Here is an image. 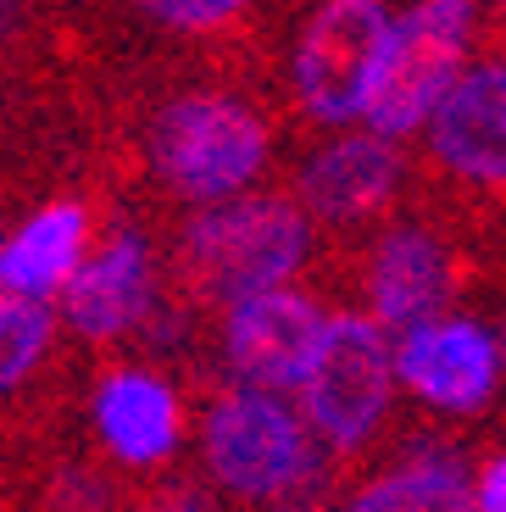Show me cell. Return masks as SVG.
<instances>
[{"label":"cell","instance_id":"6da1fadb","mask_svg":"<svg viewBox=\"0 0 506 512\" xmlns=\"http://www.w3.org/2000/svg\"><path fill=\"white\" fill-rule=\"evenodd\" d=\"M312 223L290 195H234L206 206L173 251V295L195 312H234L301 273Z\"/></svg>","mask_w":506,"mask_h":512},{"label":"cell","instance_id":"7a4b0ae2","mask_svg":"<svg viewBox=\"0 0 506 512\" xmlns=\"http://www.w3.org/2000/svg\"><path fill=\"white\" fill-rule=\"evenodd\" d=\"M201 457L228 501L267 512H301L329 496V474L317 457L301 412L262 390H223L201 418Z\"/></svg>","mask_w":506,"mask_h":512},{"label":"cell","instance_id":"3957f363","mask_svg":"<svg viewBox=\"0 0 506 512\" xmlns=\"http://www.w3.org/2000/svg\"><path fill=\"white\" fill-rule=\"evenodd\" d=\"M151 173L178 195V201H234L273 156V128L256 106L223 90H195L178 95L156 112L151 134Z\"/></svg>","mask_w":506,"mask_h":512},{"label":"cell","instance_id":"277c9868","mask_svg":"<svg viewBox=\"0 0 506 512\" xmlns=\"http://www.w3.org/2000/svg\"><path fill=\"white\" fill-rule=\"evenodd\" d=\"M479 279V251L451 218H390L362 245V301L379 329H418L462 301Z\"/></svg>","mask_w":506,"mask_h":512},{"label":"cell","instance_id":"5b68a950","mask_svg":"<svg viewBox=\"0 0 506 512\" xmlns=\"http://www.w3.org/2000/svg\"><path fill=\"white\" fill-rule=\"evenodd\" d=\"M395 340L367 312H334L301 384V423L334 457H356L390 418Z\"/></svg>","mask_w":506,"mask_h":512},{"label":"cell","instance_id":"8992f818","mask_svg":"<svg viewBox=\"0 0 506 512\" xmlns=\"http://www.w3.org/2000/svg\"><path fill=\"white\" fill-rule=\"evenodd\" d=\"M479 39V0H418L395 23L384 67L367 95V134L401 145L406 134L429 128L434 106L445 101Z\"/></svg>","mask_w":506,"mask_h":512},{"label":"cell","instance_id":"52a82bcc","mask_svg":"<svg viewBox=\"0 0 506 512\" xmlns=\"http://www.w3.org/2000/svg\"><path fill=\"white\" fill-rule=\"evenodd\" d=\"M390 0H317L295 39V95L312 123H351L367 112L373 78L390 51Z\"/></svg>","mask_w":506,"mask_h":512},{"label":"cell","instance_id":"ba28073f","mask_svg":"<svg viewBox=\"0 0 506 512\" xmlns=\"http://www.w3.org/2000/svg\"><path fill=\"white\" fill-rule=\"evenodd\" d=\"M429 167L462 195V206L506 212V56L462 67L445 101L434 106Z\"/></svg>","mask_w":506,"mask_h":512},{"label":"cell","instance_id":"9c48e42d","mask_svg":"<svg viewBox=\"0 0 506 512\" xmlns=\"http://www.w3.org/2000/svg\"><path fill=\"white\" fill-rule=\"evenodd\" d=\"M323 329H329V312L317 307V295L290 284L262 290L223 312V368L240 379V390H262V396L301 390Z\"/></svg>","mask_w":506,"mask_h":512},{"label":"cell","instance_id":"30bf717a","mask_svg":"<svg viewBox=\"0 0 506 512\" xmlns=\"http://www.w3.org/2000/svg\"><path fill=\"white\" fill-rule=\"evenodd\" d=\"M406 190V151L379 134H345L301 167V212L329 234H367L395 218Z\"/></svg>","mask_w":506,"mask_h":512},{"label":"cell","instance_id":"8fae6325","mask_svg":"<svg viewBox=\"0 0 506 512\" xmlns=\"http://www.w3.org/2000/svg\"><path fill=\"white\" fill-rule=\"evenodd\" d=\"M495 351L490 329L473 318H434L395 340V379L434 412H479L495 396Z\"/></svg>","mask_w":506,"mask_h":512},{"label":"cell","instance_id":"7c38bea8","mask_svg":"<svg viewBox=\"0 0 506 512\" xmlns=\"http://www.w3.org/2000/svg\"><path fill=\"white\" fill-rule=\"evenodd\" d=\"M62 318L84 340H95V346L145 329L156 318V251H151V240L134 229H117L95 256H84V268L62 290Z\"/></svg>","mask_w":506,"mask_h":512},{"label":"cell","instance_id":"4fadbf2b","mask_svg":"<svg viewBox=\"0 0 506 512\" xmlns=\"http://www.w3.org/2000/svg\"><path fill=\"white\" fill-rule=\"evenodd\" d=\"M89 418H95L106 457L123 462V468H162V462H173L178 440H184L178 390L145 368L101 373L95 396H89Z\"/></svg>","mask_w":506,"mask_h":512},{"label":"cell","instance_id":"5bb4252c","mask_svg":"<svg viewBox=\"0 0 506 512\" xmlns=\"http://www.w3.org/2000/svg\"><path fill=\"white\" fill-rule=\"evenodd\" d=\"M84 240H89V212L78 201L39 206L12 240H0V295L51 301L84 268Z\"/></svg>","mask_w":506,"mask_h":512},{"label":"cell","instance_id":"9a60e30c","mask_svg":"<svg viewBox=\"0 0 506 512\" xmlns=\"http://www.w3.org/2000/svg\"><path fill=\"white\" fill-rule=\"evenodd\" d=\"M345 512H479L473 485L451 451H418L395 462L390 474L367 479Z\"/></svg>","mask_w":506,"mask_h":512},{"label":"cell","instance_id":"2e32d148","mask_svg":"<svg viewBox=\"0 0 506 512\" xmlns=\"http://www.w3.org/2000/svg\"><path fill=\"white\" fill-rule=\"evenodd\" d=\"M56 346V312L51 301L0 295V396H17Z\"/></svg>","mask_w":506,"mask_h":512},{"label":"cell","instance_id":"e0dca14e","mask_svg":"<svg viewBox=\"0 0 506 512\" xmlns=\"http://www.w3.org/2000/svg\"><path fill=\"white\" fill-rule=\"evenodd\" d=\"M223 490H206L201 479L190 474H167L156 485H140L128 496V512H228Z\"/></svg>","mask_w":506,"mask_h":512},{"label":"cell","instance_id":"ac0fdd59","mask_svg":"<svg viewBox=\"0 0 506 512\" xmlns=\"http://www.w3.org/2000/svg\"><path fill=\"white\" fill-rule=\"evenodd\" d=\"M140 12H151L156 23H167V28H190V34H201V28L234 23V17L245 12V0H140Z\"/></svg>","mask_w":506,"mask_h":512},{"label":"cell","instance_id":"d6986e66","mask_svg":"<svg viewBox=\"0 0 506 512\" xmlns=\"http://www.w3.org/2000/svg\"><path fill=\"white\" fill-rule=\"evenodd\" d=\"M473 507L479 512H506V451L484 462L479 485H473Z\"/></svg>","mask_w":506,"mask_h":512},{"label":"cell","instance_id":"ffe728a7","mask_svg":"<svg viewBox=\"0 0 506 512\" xmlns=\"http://www.w3.org/2000/svg\"><path fill=\"white\" fill-rule=\"evenodd\" d=\"M479 34L506 51V0H479Z\"/></svg>","mask_w":506,"mask_h":512},{"label":"cell","instance_id":"44dd1931","mask_svg":"<svg viewBox=\"0 0 506 512\" xmlns=\"http://www.w3.org/2000/svg\"><path fill=\"white\" fill-rule=\"evenodd\" d=\"M12 23H17V0H0V34H6Z\"/></svg>","mask_w":506,"mask_h":512}]
</instances>
